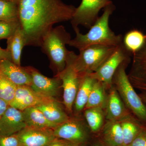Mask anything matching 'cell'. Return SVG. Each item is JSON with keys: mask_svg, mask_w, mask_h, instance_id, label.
Here are the masks:
<instances>
[{"mask_svg": "<svg viewBox=\"0 0 146 146\" xmlns=\"http://www.w3.org/2000/svg\"><path fill=\"white\" fill-rule=\"evenodd\" d=\"M93 146H102L101 145H100V144H96L94 145Z\"/></svg>", "mask_w": 146, "mask_h": 146, "instance_id": "cell-36", "label": "cell"}, {"mask_svg": "<svg viewBox=\"0 0 146 146\" xmlns=\"http://www.w3.org/2000/svg\"><path fill=\"white\" fill-rule=\"evenodd\" d=\"M131 56L122 43L96 72L89 74L103 83L106 88H110L112 85V78L117 69L124 62L131 60Z\"/></svg>", "mask_w": 146, "mask_h": 146, "instance_id": "cell-8", "label": "cell"}, {"mask_svg": "<svg viewBox=\"0 0 146 146\" xmlns=\"http://www.w3.org/2000/svg\"><path fill=\"white\" fill-rule=\"evenodd\" d=\"M50 122L58 125L70 119L58 101L54 99L36 106Z\"/></svg>", "mask_w": 146, "mask_h": 146, "instance_id": "cell-17", "label": "cell"}, {"mask_svg": "<svg viewBox=\"0 0 146 146\" xmlns=\"http://www.w3.org/2000/svg\"><path fill=\"white\" fill-rule=\"evenodd\" d=\"M20 141L16 134L10 136L0 135V146H20Z\"/></svg>", "mask_w": 146, "mask_h": 146, "instance_id": "cell-29", "label": "cell"}, {"mask_svg": "<svg viewBox=\"0 0 146 146\" xmlns=\"http://www.w3.org/2000/svg\"><path fill=\"white\" fill-rule=\"evenodd\" d=\"M20 25L27 46H41L42 39L55 24L71 21L76 9L61 0H19Z\"/></svg>", "mask_w": 146, "mask_h": 146, "instance_id": "cell-1", "label": "cell"}, {"mask_svg": "<svg viewBox=\"0 0 146 146\" xmlns=\"http://www.w3.org/2000/svg\"><path fill=\"white\" fill-rule=\"evenodd\" d=\"M106 88L103 83L96 80L84 110L92 108H105L107 97L106 94Z\"/></svg>", "mask_w": 146, "mask_h": 146, "instance_id": "cell-24", "label": "cell"}, {"mask_svg": "<svg viewBox=\"0 0 146 146\" xmlns=\"http://www.w3.org/2000/svg\"><path fill=\"white\" fill-rule=\"evenodd\" d=\"M77 54L70 51L68 53L66 66L57 76L61 81V88L63 89V102L68 112L72 111L74 103L78 90L81 76L80 75L75 65Z\"/></svg>", "mask_w": 146, "mask_h": 146, "instance_id": "cell-6", "label": "cell"}, {"mask_svg": "<svg viewBox=\"0 0 146 146\" xmlns=\"http://www.w3.org/2000/svg\"><path fill=\"white\" fill-rule=\"evenodd\" d=\"M23 111L9 106L0 118V135L16 134L26 127Z\"/></svg>", "mask_w": 146, "mask_h": 146, "instance_id": "cell-14", "label": "cell"}, {"mask_svg": "<svg viewBox=\"0 0 146 146\" xmlns=\"http://www.w3.org/2000/svg\"><path fill=\"white\" fill-rule=\"evenodd\" d=\"M27 68L31 76L32 89L44 96L56 99L61 88V81L59 78H50L33 67L28 66Z\"/></svg>", "mask_w": 146, "mask_h": 146, "instance_id": "cell-10", "label": "cell"}, {"mask_svg": "<svg viewBox=\"0 0 146 146\" xmlns=\"http://www.w3.org/2000/svg\"><path fill=\"white\" fill-rule=\"evenodd\" d=\"M112 4L104 8V11L99 17L87 33L82 34L79 28L74 29L76 36L68 45L78 49L79 51L87 47L95 45H104L118 46L122 43L123 36L117 35L109 26L110 16L115 9Z\"/></svg>", "mask_w": 146, "mask_h": 146, "instance_id": "cell-2", "label": "cell"}, {"mask_svg": "<svg viewBox=\"0 0 146 146\" xmlns=\"http://www.w3.org/2000/svg\"><path fill=\"white\" fill-rule=\"evenodd\" d=\"M132 56L128 77L134 89L146 93V39L143 47Z\"/></svg>", "mask_w": 146, "mask_h": 146, "instance_id": "cell-11", "label": "cell"}, {"mask_svg": "<svg viewBox=\"0 0 146 146\" xmlns=\"http://www.w3.org/2000/svg\"><path fill=\"white\" fill-rule=\"evenodd\" d=\"M25 46H26L25 36L20 25L15 33L7 39L6 48L10 53L12 62L19 66H21V54Z\"/></svg>", "mask_w": 146, "mask_h": 146, "instance_id": "cell-19", "label": "cell"}, {"mask_svg": "<svg viewBox=\"0 0 146 146\" xmlns=\"http://www.w3.org/2000/svg\"><path fill=\"white\" fill-rule=\"evenodd\" d=\"M72 143L65 140L56 138L46 146H75Z\"/></svg>", "mask_w": 146, "mask_h": 146, "instance_id": "cell-31", "label": "cell"}, {"mask_svg": "<svg viewBox=\"0 0 146 146\" xmlns=\"http://www.w3.org/2000/svg\"><path fill=\"white\" fill-rule=\"evenodd\" d=\"M6 1H10L13 2H15L18 3L19 0H6Z\"/></svg>", "mask_w": 146, "mask_h": 146, "instance_id": "cell-35", "label": "cell"}, {"mask_svg": "<svg viewBox=\"0 0 146 146\" xmlns=\"http://www.w3.org/2000/svg\"><path fill=\"white\" fill-rule=\"evenodd\" d=\"M20 26V22L0 21V40L8 39L15 33Z\"/></svg>", "mask_w": 146, "mask_h": 146, "instance_id": "cell-28", "label": "cell"}, {"mask_svg": "<svg viewBox=\"0 0 146 146\" xmlns=\"http://www.w3.org/2000/svg\"><path fill=\"white\" fill-rule=\"evenodd\" d=\"M71 39L70 34L63 25L53 27L43 37L41 45L42 50L48 56L55 76L65 69L70 52L66 46Z\"/></svg>", "mask_w": 146, "mask_h": 146, "instance_id": "cell-3", "label": "cell"}, {"mask_svg": "<svg viewBox=\"0 0 146 146\" xmlns=\"http://www.w3.org/2000/svg\"><path fill=\"white\" fill-rule=\"evenodd\" d=\"M22 146V145H21V146Z\"/></svg>", "mask_w": 146, "mask_h": 146, "instance_id": "cell-39", "label": "cell"}, {"mask_svg": "<svg viewBox=\"0 0 146 146\" xmlns=\"http://www.w3.org/2000/svg\"><path fill=\"white\" fill-rule=\"evenodd\" d=\"M96 80L90 74L81 76L74 104L76 113H79L84 110Z\"/></svg>", "mask_w": 146, "mask_h": 146, "instance_id": "cell-18", "label": "cell"}, {"mask_svg": "<svg viewBox=\"0 0 146 146\" xmlns=\"http://www.w3.org/2000/svg\"><path fill=\"white\" fill-rule=\"evenodd\" d=\"M0 58L2 59H7V60L12 61L10 53L9 52L7 49H4L1 47H0Z\"/></svg>", "mask_w": 146, "mask_h": 146, "instance_id": "cell-32", "label": "cell"}, {"mask_svg": "<svg viewBox=\"0 0 146 146\" xmlns=\"http://www.w3.org/2000/svg\"><path fill=\"white\" fill-rule=\"evenodd\" d=\"M2 60V59H1V58H0V62H1V60Z\"/></svg>", "mask_w": 146, "mask_h": 146, "instance_id": "cell-37", "label": "cell"}, {"mask_svg": "<svg viewBox=\"0 0 146 146\" xmlns=\"http://www.w3.org/2000/svg\"><path fill=\"white\" fill-rule=\"evenodd\" d=\"M0 21L19 22L18 3L0 0Z\"/></svg>", "mask_w": 146, "mask_h": 146, "instance_id": "cell-26", "label": "cell"}, {"mask_svg": "<svg viewBox=\"0 0 146 146\" xmlns=\"http://www.w3.org/2000/svg\"><path fill=\"white\" fill-rule=\"evenodd\" d=\"M127 146H146V127L144 128Z\"/></svg>", "mask_w": 146, "mask_h": 146, "instance_id": "cell-30", "label": "cell"}, {"mask_svg": "<svg viewBox=\"0 0 146 146\" xmlns=\"http://www.w3.org/2000/svg\"><path fill=\"white\" fill-rule=\"evenodd\" d=\"M0 73L17 86H31V75L26 67H22L10 60L2 59L0 62Z\"/></svg>", "mask_w": 146, "mask_h": 146, "instance_id": "cell-15", "label": "cell"}, {"mask_svg": "<svg viewBox=\"0 0 146 146\" xmlns=\"http://www.w3.org/2000/svg\"><path fill=\"white\" fill-rule=\"evenodd\" d=\"M139 95L143 102L146 104V93H142Z\"/></svg>", "mask_w": 146, "mask_h": 146, "instance_id": "cell-34", "label": "cell"}, {"mask_svg": "<svg viewBox=\"0 0 146 146\" xmlns=\"http://www.w3.org/2000/svg\"><path fill=\"white\" fill-rule=\"evenodd\" d=\"M106 104V117L108 121H121L131 116L117 91L113 85L109 88Z\"/></svg>", "mask_w": 146, "mask_h": 146, "instance_id": "cell-16", "label": "cell"}, {"mask_svg": "<svg viewBox=\"0 0 146 146\" xmlns=\"http://www.w3.org/2000/svg\"><path fill=\"white\" fill-rule=\"evenodd\" d=\"M55 99L42 96L30 86H17L15 96L9 106L23 111L30 107H36Z\"/></svg>", "mask_w": 146, "mask_h": 146, "instance_id": "cell-12", "label": "cell"}, {"mask_svg": "<svg viewBox=\"0 0 146 146\" xmlns=\"http://www.w3.org/2000/svg\"><path fill=\"white\" fill-rule=\"evenodd\" d=\"M117 47L95 45L82 50L76 56V69L81 76L95 72L112 55Z\"/></svg>", "mask_w": 146, "mask_h": 146, "instance_id": "cell-5", "label": "cell"}, {"mask_svg": "<svg viewBox=\"0 0 146 146\" xmlns=\"http://www.w3.org/2000/svg\"><path fill=\"white\" fill-rule=\"evenodd\" d=\"M112 4L110 0H82L71 20L73 29L78 28L79 25L90 29L99 18L101 9Z\"/></svg>", "mask_w": 146, "mask_h": 146, "instance_id": "cell-7", "label": "cell"}, {"mask_svg": "<svg viewBox=\"0 0 146 146\" xmlns=\"http://www.w3.org/2000/svg\"><path fill=\"white\" fill-rule=\"evenodd\" d=\"M17 86L0 73V98L9 104L13 100Z\"/></svg>", "mask_w": 146, "mask_h": 146, "instance_id": "cell-27", "label": "cell"}, {"mask_svg": "<svg viewBox=\"0 0 146 146\" xmlns=\"http://www.w3.org/2000/svg\"><path fill=\"white\" fill-rule=\"evenodd\" d=\"M53 129L56 138L68 141L75 145L84 143L89 137L84 126L77 120L70 118Z\"/></svg>", "mask_w": 146, "mask_h": 146, "instance_id": "cell-9", "label": "cell"}, {"mask_svg": "<svg viewBox=\"0 0 146 146\" xmlns=\"http://www.w3.org/2000/svg\"><path fill=\"white\" fill-rule=\"evenodd\" d=\"M103 139L107 146H122L123 137L120 121H108L103 131Z\"/></svg>", "mask_w": 146, "mask_h": 146, "instance_id": "cell-21", "label": "cell"}, {"mask_svg": "<svg viewBox=\"0 0 146 146\" xmlns=\"http://www.w3.org/2000/svg\"><path fill=\"white\" fill-rule=\"evenodd\" d=\"M17 135L23 146H46L56 138L52 129L28 126Z\"/></svg>", "mask_w": 146, "mask_h": 146, "instance_id": "cell-13", "label": "cell"}, {"mask_svg": "<svg viewBox=\"0 0 146 146\" xmlns=\"http://www.w3.org/2000/svg\"><path fill=\"white\" fill-rule=\"evenodd\" d=\"M9 106L8 103L0 98V118L3 115Z\"/></svg>", "mask_w": 146, "mask_h": 146, "instance_id": "cell-33", "label": "cell"}, {"mask_svg": "<svg viewBox=\"0 0 146 146\" xmlns=\"http://www.w3.org/2000/svg\"><path fill=\"white\" fill-rule=\"evenodd\" d=\"M22 111L27 126L53 129L57 126L47 119L36 107L29 108Z\"/></svg>", "mask_w": 146, "mask_h": 146, "instance_id": "cell-20", "label": "cell"}, {"mask_svg": "<svg viewBox=\"0 0 146 146\" xmlns=\"http://www.w3.org/2000/svg\"><path fill=\"white\" fill-rule=\"evenodd\" d=\"M102 109L100 108H92L84 110L85 119L93 132L98 131L103 125L104 115Z\"/></svg>", "mask_w": 146, "mask_h": 146, "instance_id": "cell-25", "label": "cell"}, {"mask_svg": "<svg viewBox=\"0 0 146 146\" xmlns=\"http://www.w3.org/2000/svg\"><path fill=\"white\" fill-rule=\"evenodd\" d=\"M120 121L123 137L122 146H127L129 145L142 129L146 127L136 118L131 116Z\"/></svg>", "mask_w": 146, "mask_h": 146, "instance_id": "cell-22", "label": "cell"}, {"mask_svg": "<svg viewBox=\"0 0 146 146\" xmlns=\"http://www.w3.org/2000/svg\"><path fill=\"white\" fill-rule=\"evenodd\" d=\"M131 60L125 61L119 66L113 76L112 85L115 87L126 107L146 127V107L139 95L131 84L126 69Z\"/></svg>", "mask_w": 146, "mask_h": 146, "instance_id": "cell-4", "label": "cell"}, {"mask_svg": "<svg viewBox=\"0 0 146 146\" xmlns=\"http://www.w3.org/2000/svg\"><path fill=\"white\" fill-rule=\"evenodd\" d=\"M146 39V35L141 31L133 29L123 36L122 44L131 54L133 55L143 47Z\"/></svg>", "mask_w": 146, "mask_h": 146, "instance_id": "cell-23", "label": "cell"}, {"mask_svg": "<svg viewBox=\"0 0 146 146\" xmlns=\"http://www.w3.org/2000/svg\"><path fill=\"white\" fill-rule=\"evenodd\" d=\"M79 146L76 145V146Z\"/></svg>", "mask_w": 146, "mask_h": 146, "instance_id": "cell-38", "label": "cell"}]
</instances>
